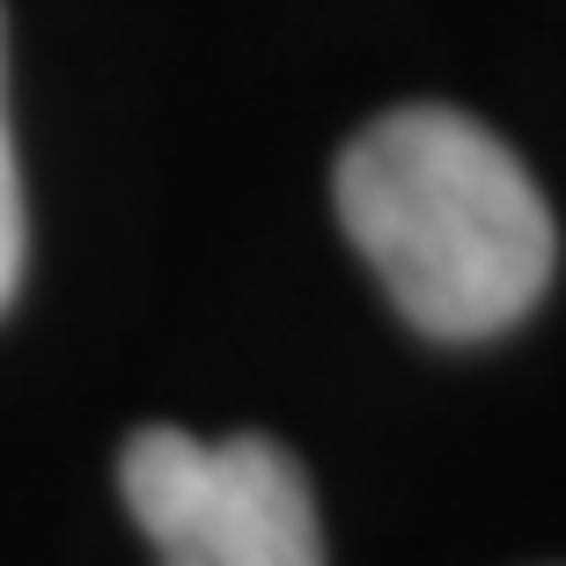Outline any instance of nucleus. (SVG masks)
<instances>
[{
    "mask_svg": "<svg viewBox=\"0 0 566 566\" xmlns=\"http://www.w3.org/2000/svg\"><path fill=\"white\" fill-rule=\"evenodd\" d=\"M338 221L420 332L493 338L545 294L559 235L515 147L449 104L360 126L332 177Z\"/></svg>",
    "mask_w": 566,
    "mask_h": 566,
    "instance_id": "nucleus-1",
    "label": "nucleus"
},
{
    "mask_svg": "<svg viewBox=\"0 0 566 566\" xmlns=\"http://www.w3.org/2000/svg\"><path fill=\"white\" fill-rule=\"evenodd\" d=\"M118 493L163 566H324L310 479L265 434L140 427L118 457Z\"/></svg>",
    "mask_w": 566,
    "mask_h": 566,
    "instance_id": "nucleus-2",
    "label": "nucleus"
},
{
    "mask_svg": "<svg viewBox=\"0 0 566 566\" xmlns=\"http://www.w3.org/2000/svg\"><path fill=\"white\" fill-rule=\"evenodd\" d=\"M22 280V185H15V140H8V104H0V310Z\"/></svg>",
    "mask_w": 566,
    "mask_h": 566,
    "instance_id": "nucleus-3",
    "label": "nucleus"
}]
</instances>
